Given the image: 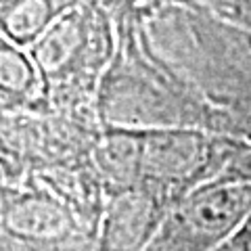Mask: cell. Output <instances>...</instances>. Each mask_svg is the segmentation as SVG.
<instances>
[{
	"instance_id": "6",
	"label": "cell",
	"mask_w": 251,
	"mask_h": 251,
	"mask_svg": "<svg viewBox=\"0 0 251 251\" xmlns=\"http://www.w3.org/2000/svg\"><path fill=\"white\" fill-rule=\"evenodd\" d=\"M230 251H251V214L228 243Z\"/></svg>"
},
{
	"instance_id": "2",
	"label": "cell",
	"mask_w": 251,
	"mask_h": 251,
	"mask_svg": "<svg viewBox=\"0 0 251 251\" xmlns=\"http://www.w3.org/2000/svg\"><path fill=\"white\" fill-rule=\"evenodd\" d=\"M117 49L111 15L99 0H82L52 23L29 46L42 82L74 86L94 80L109 69Z\"/></svg>"
},
{
	"instance_id": "5",
	"label": "cell",
	"mask_w": 251,
	"mask_h": 251,
	"mask_svg": "<svg viewBox=\"0 0 251 251\" xmlns=\"http://www.w3.org/2000/svg\"><path fill=\"white\" fill-rule=\"evenodd\" d=\"M195 4L224 23L251 29V0H195Z\"/></svg>"
},
{
	"instance_id": "3",
	"label": "cell",
	"mask_w": 251,
	"mask_h": 251,
	"mask_svg": "<svg viewBox=\"0 0 251 251\" xmlns=\"http://www.w3.org/2000/svg\"><path fill=\"white\" fill-rule=\"evenodd\" d=\"M82 0H2V38L29 49L61 15Z\"/></svg>"
},
{
	"instance_id": "1",
	"label": "cell",
	"mask_w": 251,
	"mask_h": 251,
	"mask_svg": "<svg viewBox=\"0 0 251 251\" xmlns=\"http://www.w3.org/2000/svg\"><path fill=\"white\" fill-rule=\"evenodd\" d=\"M249 214L251 180L201 182L159 220L143 251H222Z\"/></svg>"
},
{
	"instance_id": "4",
	"label": "cell",
	"mask_w": 251,
	"mask_h": 251,
	"mask_svg": "<svg viewBox=\"0 0 251 251\" xmlns=\"http://www.w3.org/2000/svg\"><path fill=\"white\" fill-rule=\"evenodd\" d=\"M0 59H2V92L4 97H27V94L36 88L38 80H42L40 72H38L36 61L31 54L25 52V49L9 42L2 38V50H0Z\"/></svg>"
}]
</instances>
